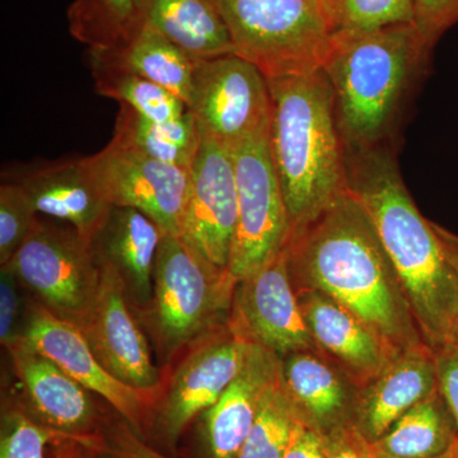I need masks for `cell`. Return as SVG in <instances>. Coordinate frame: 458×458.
Segmentation results:
<instances>
[{"instance_id":"cell-1","label":"cell","mask_w":458,"mask_h":458,"mask_svg":"<svg viewBox=\"0 0 458 458\" xmlns=\"http://www.w3.org/2000/svg\"><path fill=\"white\" fill-rule=\"evenodd\" d=\"M284 250L295 291L312 289L333 298L394 355L428 346L393 262L351 192L292 231Z\"/></svg>"},{"instance_id":"cell-2","label":"cell","mask_w":458,"mask_h":458,"mask_svg":"<svg viewBox=\"0 0 458 458\" xmlns=\"http://www.w3.org/2000/svg\"><path fill=\"white\" fill-rule=\"evenodd\" d=\"M348 191L375 227L424 342L434 352L457 333L458 282L432 221L419 212L394 157L381 146L346 148Z\"/></svg>"},{"instance_id":"cell-3","label":"cell","mask_w":458,"mask_h":458,"mask_svg":"<svg viewBox=\"0 0 458 458\" xmlns=\"http://www.w3.org/2000/svg\"><path fill=\"white\" fill-rule=\"evenodd\" d=\"M269 87L271 158L294 231L348 191L345 141L324 69Z\"/></svg>"},{"instance_id":"cell-4","label":"cell","mask_w":458,"mask_h":458,"mask_svg":"<svg viewBox=\"0 0 458 458\" xmlns=\"http://www.w3.org/2000/svg\"><path fill=\"white\" fill-rule=\"evenodd\" d=\"M430 50L415 25L334 32L322 69L346 148L379 146Z\"/></svg>"},{"instance_id":"cell-5","label":"cell","mask_w":458,"mask_h":458,"mask_svg":"<svg viewBox=\"0 0 458 458\" xmlns=\"http://www.w3.org/2000/svg\"><path fill=\"white\" fill-rule=\"evenodd\" d=\"M237 282L177 234L165 233L157 255L147 325L162 360L227 327Z\"/></svg>"},{"instance_id":"cell-6","label":"cell","mask_w":458,"mask_h":458,"mask_svg":"<svg viewBox=\"0 0 458 458\" xmlns=\"http://www.w3.org/2000/svg\"><path fill=\"white\" fill-rule=\"evenodd\" d=\"M233 53L267 81L324 68L333 38L321 0H213Z\"/></svg>"},{"instance_id":"cell-7","label":"cell","mask_w":458,"mask_h":458,"mask_svg":"<svg viewBox=\"0 0 458 458\" xmlns=\"http://www.w3.org/2000/svg\"><path fill=\"white\" fill-rule=\"evenodd\" d=\"M7 267L55 318L84 327L98 298L101 265L92 243L73 227L38 223Z\"/></svg>"},{"instance_id":"cell-8","label":"cell","mask_w":458,"mask_h":458,"mask_svg":"<svg viewBox=\"0 0 458 458\" xmlns=\"http://www.w3.org/2000/svg\"><path fill=\"white\" fill-rule=\"evenodd\" d=\"M269 131L232 150L236 172L238 216L228 273L250 278L285 249L292 227L273 158Z\"/></svg>"},{"instance_id":"cell-9","label":"cell","mask_w":458,"mask_h":458,"mask_svg":"<svg viewBox=\"0 0 458 458\" xmlns=\"http://www.w3.org/2000/svg\"><path fill=\"white\" fill-rule=\"evenodd\" d=\"M188 110L201 137L232 152L270 128L269 81L236 54L199 59Z\"/></svg>"},{"instance_id":"cell-10","label":"cell","mask_w":458,"mask_h":458,"mask_svg":"<svg viewBox=\"0 0 458 458\" xmlns=\"http://www.w3.org/2000/svg\"><path fill=\"white\" fill-rule=\"evenodd\" d=\"M251 346L231 325L192 345L157 401L148 433L165 447H176L190 424L240 375Z\"/></svg>"},{"instance_id":"cell-11","label":"cell","mask_w":458,"mask_h":458,"mask_svg":"<svg viewBox=\"0 0 458 458\" xmlns=\"http://www.w3.org/2000/svg\"><path fill=\"white\" fill-rule=\"evenodd\" d=\"M22 342L106 401L117 417L147 439L157 400L111 375L90 349L81 328L55 318L32 297Z\"/></svg>"},{"instance_id":"cell-12","label":"cell","mask_w":458,"mask_h":458,"mask_svg":"<svg viewBox=\"0 0 458 458\" xmlns=\"http://www.w3.org/2000/svg\"><path fill=\"white\" fill-rule=\"evenodd\" d=\"M84 161L111 207L140 210L165 233L180 236L189 170L137 155L113 141Z\"/></svg>"},{"instance_id":"cell-13","label":"cell","mask_w":458,"mask_h":458,"mask_svg":"<svg viewBox=\"0 0 458 458\" xmlns=\"http://www.w3.org/2000/svg\"><path fill=\"white\" fill-rule=\"evenodd\" d=\"M98 261L101 282L98 298L82 333L111 375L158 401L164 391V377L153 361L138 315L113 265L101 259Z\"/></svg>"},{"instance_id":"cell-14","label":"cell","mask_w":458,"mask_h":458,"mask_svg":"<svg viewBox=\"0 0 458 458\" xmlns=\"http://www.w3.org/2000/svg\"><path fill=\"white\" fill-rule=\"evenodd\" d=\"M237 216L233 156L216 141L203 138L189 172L180 236L208 261L227 269Z\"/></svg>"},{"instance_id":"cell-15","label":"cell","mask_w":458,"mask_h":458,"mask_svg":"<svg viewBox=\"0 0 458 458\" xmlns=\"http://www.w3.org/2000/svg\"><path fill=\"white\" fill-rule=\"evenodd\" d=\"M229 325L280 360L297 352H318L298 304L285 250L237 283Z\"/></svg>"},{"instance_id":"cell-16","label":"cell","mask_w":458,"mask_h":458,"mask_svg":"<svg viewBox=\"0 0 458 458\" xmlns=\"http://www.w3.org/2000/svg\"><path fill=\"white\" fill-rule=\"evenodd\" d=\"M21 386L16 401L27 414L60 439L89 441L106 424L93 394L53 360L21 342L7 348Z\"/></svg>"},{"instance_id":"cell-17","label":"cell","mask_w":458,"mask_h":458,"mask_svg":"<svg viewBox=\"0 0 458 458\" xmlns=\"http://www.w3.org/2000/svg\"><path fill=\"white\" fill-rule=\"evenodd\" d=\"M282 375V360L252 343L240 375L218 401L197 419V445L201 458H237L265 394Z\"/></svg>"},{"instance_id":"cell-18","label":"cell","mask_w":458,"mask_h":458,"mask_svg":"<svg viewBox=\"0 0 458 458\" xmlns=\"http://www.w3.org/2000/svg\"><path fill=\"white\" fill-rule=\"evenodd\" d=\"M295 293L318 352L360 388L397 357L361 319L333 298L312 289H300Z\"/></svg>"},{"instance_id":"cell-19","label":"cell","mask_w":458,"mask_h":458,"mask_svg":"<svg viewBox=\"0 0 458 458\" xmlns=\"http://www.w3.org/2000/svg\"><path fill=\"white\" fill-rule=\"evenodd\" d=\"M282 379L298 418L321 436L354 424L360 387L322 352L282 358Z\"/></svg>"},{"instance_id":"cell-20","label":"cell","mask_w":458,"mask_h":458,"mask_svg":"<svg viewBox=\"0 0 458 458\" xmlns=\"http://www.w3.org/2000/svg\"><path fill=\"white\" fill-rule=\"evenodd\" d=\"M439 391L432 349L403 352L360 388L354 426L369 442L384 436L410 409Z\"/></svg>"},{"instance_id":"cell-21","label":"cell","mask_w":458,"mask_h":458,"mask_svg":"<svg viewBox=\"0 0 458 458\" xmlns=\"http://www.w3.org/2000/svg\"><path fill=\"white\" fill-rule=\"evenodd\" d=\"M14 182L22 186L38 214L68 223L89 242L111 209L84 158L47 162L22 172Z\"/></svg>"},{"instance_id":"cell-22","label":"cell","mask_w":458,"mask_h":458,"mask_svg":"<svg viewBox=\"0 0 458 458\" xmlns=\"http://www.w3.org/2000/svg\"><path fill=\"white\" fill-rule=\"evenodd\" d=\"M165 233L140 210L111 207L90 242L96 256L119 274L137 315L146 311L152 301L157 255Z\"/></svg>"},{"instance_id":"cell-23","label":"cell","mask_w":458,"mask_h":458,"mask_svg":"<svg viewBox=\"0 0 458 458\" xmlns=\"http://www.w3.org/2000/svg\"><path fill=\"white\" fill-rule=\"evenodd\" d=\"M135 17L194 59L234 54L213 0H135Z\"/></svg>"},{"instance_id":"cell-24","label":"cell","mask_w":458,"mask_h":458,"mask_svg":"<svg viewBox=\"0 0 458 458\" xmlns=\"http://www.w3.org/2000/svg\"><path fill=\"white\" fill-rule=\"evenodd\" d=\"M89 60L140 75L170 90L188 106L198 59L149 27L140 26L119 47L89 49Z\"/></svg>"},{"instance_id":"cell-25","label":"cell","mask_w":458,"mask_h":458,"mask_svg":"<svg viewBox=\"0 0 458 458\" xmlns=\"http://www.w3.org/2000/svg\"><path fill=\"white\" fill-rule=\"evenodd\" d=\"M458 442L454 412L437 391L372 442L376 458H441Z\"/></svg>"},{"instance_id":"cell-26","label":"cell","mask_w":458,"mask_h":458,"mask_svg":"<svg viewBox=\"0 0 458 458\" xmlns=\"http://www.w3.org/2000/svg\"><path fill=\"white\" fill-rule=\"evenodd\" d=\"M194 114L188 113L170 122H153L120 105L113 143L137 155L189 170L201 144Z\"/></svg>"},{"instance_id":"cell-27","label":"cell","mask_w":458,"mask_h":458,"mask_svg":"<svg viewBox=\"0 0 458 458\" xmlns=\"http://www.w3.org/2000/svg\"><path fill=\"white\" fill-rule=\"evenodd\" d=\"M96 92L153 120L170 122L188 113L185 102L158 84L131 72L89 60Z\"/></svg>"},{"instance_id":"cell-28","label":"cell","mask_w":458,"mask_h":458,"mask_svg":"<svg viewBox=\"0 0 458 458\" xmlns=\"http://www.w3.org/2000/svg\"><path fill=\"white\" fill-rule=\"evenodd\" d=\"M68 17L72 35L89 49L119 47L140 27L135 0H75Z\"/></svg>"},{"instance_id":"cell-29","label":"cell","mask_w":458,"mask_h":458,"mask_svg":"<svg viewBox=\"0 0 458 458\" xmlns=\"http://www.w3.org/2000/svg\"><path fill=\"white\" fill-rule=\"evenodd\" d=\"M300 420L280 375L267 391L237 458H283Z\"/></svg>"},{"instance_id":"cell-30","label":"cell","mask_w":458,"mask_h":458,"mask_svg":"<svg viewBox=\"0 0 458 458\" xmlns=\"http://www.w3.org/2000/svg\"><path fill=\"white\" fill-rule=\"evenodd\" d=\"M333 32L415 25L414 0H321Z\"/></svg>"},{"instance_id":"cell-31","label":"cell","mask_w":458,"mask_h":458,"mask_svg":"<svg viewBox=\"0 0 458 458\" xmlns=\"http://www.w3.org/2000/svg\"><path fill=\"white\" fill-rule=\"evenodd\" d=\"M38 210L22 186H0V267L8 264L38 227Z\"/></svg>"},{"instance_id":"cell-32","label":"cell","mask_w":458,"mask_h":458,"mask_svg":"<svg viewBox=\"0 0 458 458\" xmlns=\"http://www.w3.org/2000/svg\"><path fill=\"white\" fill-rule=\"evenodd\" d=\"M56 441L59 437L33 420L16 401L3 406L0 458H45L47 445Z\"/></svg>"},{"instance_id":"cell-33","label":"cell","mask_w":458,"mask_h":458,"mask_svg":"<svg viewBox=\"0 0 458 458\" xmlns=\"http://www.w3.org/2000/svg\"><path fill=\"white\" fill-rule=\"evenodd\" d=\"M80 443L89 458H170L148 445L147 439L120 417L107 420L98 436Z\"/></svg>"},{"instance_id":"cell-34","label":"cell","mask_w":458,"mask_h":458,"mask_svg":"<svg viewBox=\"0 0 458 458\" xmlns=\"http://www.w3.org/2000/svg\"><path fill=\"white\" fill-rule=\"evenodd\" d=\"M29 291L7 267H0V342L5 349L25 337L31 300Z\"/></svg>"},{"instance_id":"cell-35","label":"cell","mask_w":458,"mask_h":458,"mask_svg":"<svg viewBox=\"0 0 458 458\" xmlns=\"http://www.w3.org/2000/svg\"><path fill=\"white\" fill-rule=\"evenodd\" d=\"M415 26L428 47L458 23V0H414Z\"/></svg>"},{"instance_id":"cell-36","label":"cell","mask_w":458,"mask_h":458,"mask_svg":"<svg viewBox=\"0 0 458 458\" xmlns=\"http://www.w3.org/2000/svg\"><path fill=\"white\" fill-rule=\"evenodd\" d=\"M321 437L325 458H376L372 442L354 424L337 428Z\"/></svg>"},{"instance_id":"cell-37","label":"cell","mask_w":458,"mask_h":458,"mask_svg":"<svg viewBox=\"0 0 458 458\" xmlns=\"http://www.w3.org/2000/svg\"><path fill=\"white\" fill-rule=\"evenodd\" d=\"M436 354L439 390L447 400L458 427V351L452 344Z\"/></svg>"},{"instance_id":"cell-38","label":"cell","mask_w":458,"mask_h":458,"mask_svg":"<svg viewBox=\"0 0 458 458\" xmlns=\"http://www.w3.org/2000/svg\"><path fill=\"white\" fill-rule=\"evenodd\" d=\"M283 458H325L321 434L300 419Z\"/></svg>"},{"instance_id":"cell-39","label":"cell","mask_w":458,"mask_h":458,"mask_svg":"<svg viewBox=\"0 0 458 458\" xmlns=\"http://www.w3.org/2000/svg\"><path fill=\"white\" fill-rule=\"evenodd\" d=\"M434 231H436L437 236L441 240L443 250H445V254L447 256L448 261H450L452 269H454V274L457 276L458 282V234L451 232L450 229L443 227V225H438V223L432 222ZM458 337V315H457V333L456 340Z\"/></svg>"},{"instance_id":"cell-40","label":"cell","mask_w":458,"mask_h":458,"mask_svg":"<svg viewBox=\"0 0 458 458\" xmlns=\"http://www.w3.org/2000/svg\"><path fill=\"white\" fill-rule=\"evenodd\" d=\"M53 445H55L54 458H89V452L80 442L60 439Z\"/></svg>"},{"instance_id":"cell-41","label":"cell","mask_w":458,"mask_h":458,"mask_svg":"<svg viewBox=\"0 0 458 458\" xmlns=\"http://www.w3.org/2000/svg\"><path fill=\"white\" fill-rule=\"evenodd\" d=\"M441 458H458V442L456 443V445L448 452V454H445V456H442Z\"/></svg>"},{"instance_id":"cell-42","label":"cell","mask_w":458,"mask_h":458,"mask_svg":"<svg viewBox=\"0 0 458 458\" xmlns=\"http://www.w3.org/2000/svg\"><path fill=\"white\" fill-rule=\"evenodd\" d=\"M454 345L456 346L457 351H458V337L456 340H454Z\"/></svg>"}]
</instances>
